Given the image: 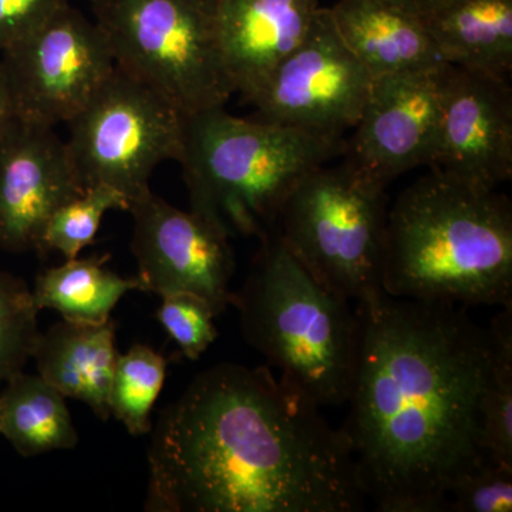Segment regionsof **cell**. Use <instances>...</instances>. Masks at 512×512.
I'll list each match as a JSON object with an SVG mask.
<instances>
[{
	"label": "cell",
	"mask_w": 512,
	"mask_h": 512,
	"mask_svg": "<svg viewBox=\"0 0 512 512\" xmlns=\"http://www.w3.org/2000/svg\"><path fill=\"white\" fill-rule=\"evenodd\" d=\"M346 140L241 119L224 107L184 116L183 167L191 211L229 239L275 231L291 192L316 168L345 154Z\"/></svg>",
	"instance_id": "4"
},
{
	"label": "cell",
	"mask_w": 512,
	"mask_h": 512,
	"mask_svg": "<svg viewBox=\"0 0 512 512\" xmlns=\"http://www.w3.org/2000/svg\"><path fill=\"white\" fill-rule=\"evenodd\" d=\"M495 357L481 409L483 446L487 456L512 467V305L490 325Z\"/></svg>",
	"instance_id": "22"
},
{
	"label": "cell",
	"mask_w": 512,
	"mask_h": 512,
	"mask_svg": "<svg viewBox=\"0 0 512 512\" xmlns=\"http://www.w3.org/2000/svg\"><path fill=\"white\" fill-rule=\"evenodd\" d=\"M116 322L64 320L40 332L32 359L37 375L64 397L86 403L101 420L111 416L109 396L116 366Z\"/></svg>",
	"instance_id": "16"
},
{
	"label": "cell",
	"mask_w": 512,
	"mask_h": 512,
	"mask_svg": "<svg viewBox=\"0 0 512 512\" xmlns=\"http://www.w3.org/2000/svg\"><path fill=\"white\" fill-rule=\"evenodd\" d=\"M373 77L340 37L330 9L319 8L301 45L251 97L254 119L345 140L365 107Z\"/></svg>",
	"instance_id": "9"
},
{
	"label": "cell",
	"mask_w": 512,
	"mask_h": 512,
	"mask_svg": "<svg viewBox=\"0 0 512 512\" xmlns=\"http://www.w3.org/2000/svg\"><path fill=\"white\" fill-rule=\"evenodd\" d=\"M450 67L433 64L373 80L346 141L345 161L382 188L407 171L429 167Z\"/></svg>",
	"instance_id": "12"
},
{
	"label": "cell",
	"mask_w": 512,
	"mask_h": 512,
	"mask_svg": "<svg viewBox=\"0 0 512 512\" xmlns=\"http://www.w3.org/2000/svg\"><path fill=\"white\" fill-rule=\"evenodd\" d=\"M163 303L156 318L187 359L198 360L218 338L210 303L192 293L178 292L161 296Z\"/></svg>",
	"instance_id": "25"
},
{
	"label": "cell",
	"mask_w": 512,
	"mask_h": 512,
	"mask_svg": "<svg viewBox=\"0 0 512 512\" xmlns=\"http://www.w3.org/2000/svg\"><path fill=\"white\" fill-rule=\"evenodd\" d=\"M83 190L55 127L18 117L0 137V249L40 252L53 212Z\"/></svg>",
	"instance_id": "14"
},
{
	"label": "cell",
	"mask_w": 512,
	"mask_h": 512,
	"mask_svg": "<svg viewBox=\"0 0 512 512\" xmlns=\"http://www.w3.org/2000/svg\"><path fill=\"white\" fill-rule=\"evenodd\" d=\"M244 285L232 293L242 336L319 407L346 404L359 349L349 299L319 282L269 232Z\"/></svg>",
	"instance_id": "5"
},
{
	"label": "cell",
	"mask_w": 512,
	"mask_h": 512,
	"mask_svg": "<svg viewBox=\"0 0 512 512\" xmlns=\"http://www.w3.org/2000/svg\"><path fill=\"white\" fill-rule=\"evenodd\" d=\"M0 55L19 119L50 127L72 119L116 69L103 30L70 3Z\"/></svg>",
	"instance_id": "10"
},
{
	"label": "cell",
	"mask_w": 512,
	"mask_h": 512,
	"mask_svg": "<svg viewBox=\"0 0 512 512\" xmlns=\"http://www.w3.org/2000/svg\"><path fill=\"white\" fill-rule=\"evenodd\" d=\"M167 360L146 345L117 356L110 386V412L131 436L151 431V410L163 390Z\"/></svg>",
	"instance_id": "21"
},
{
	"label": "cell",
	"mask_w": 512,
	"mask_h": 512,
	"mask_svg": "<svg viewBox=\"0 0 512 512\" xmlns=\"http://www.w3.org/2000/svg\"><path fill=\"white\" fill-rule=\"evenodd\" d=\"M131 251L143 292H187L205 299L217 316L232 301L235 255L229 238L194 211H181L153 191L130 204Z\"/></svg>",
	"instance_id": "11"
},
{
	"label": "cell",
	"mask_w": 512,
	"mask_h": 512,
	"mask_svg": "<svg viewBox=\"0 0 512 512\" xmlns=\"http://www.w3.org/2000/svg\"><path fill=\"white\" fill-rule=\"evenodd\" d=\"M39 308L19 276L0 271V383L22 372L39 338Z\"/></svg>",
	"instance_id": "24"
},
{
	"label": "cell",
	"mask_w": 512,
	"mask_h": 512,
	"mask_svg": "<svg viewBox=\"0 0 512 512\" xmlns=\"http://www.w3.org/2000/svg\"><path fill=\"white\" fill-rule=\"evenodd\" d=\"M128 208L130 201L120 191L109 185H90L53 212L43 231L40 252L56 251L64 259L77 258L93 244L107 212Z\"/></svg>",
	"instance_id": "23"
},
{
	"label": "cell",
	"mask_w": 512,
	"mask_h": 512,
	"mask_svg": "<svg viewBox=\"0 0 512 512\" xmlns=\"http://www.w3.org/2000/svg\"><path fill=\"white\" fill-rule=\"evenodd\" d=\"M384 2L424 20L433 15L441 6L446 5L448 0H384Z\"/></svg>",
	"instance_id": "29"
},
{
	"label": "cell",
	"mask_w": 512,
	"mask_h": 512,
	"mask_svg": "<svg viewBox=\"0 0 512 512\" xmlns=\"http://www.w3.org/2000/svg\"><path fill=\"white\" fill-rule=\"evenodd\" d=\"M512 467L487 460L476 470L458 478L448 490L446 511L510 512Z\"/></svg>",
	"instance_id": "26"
},
{
	"label": "cell",
	"mask_w": 512,
	"mask_h": 512,
	"mask_svg": "<svg viewBox=\"0 0 512 512\" xmlns=\"http://www.w3.org/2000/svg\"><path fill=\"white\" fill-rule=\"evenodd\" d=\"M423 22L444 63L510 80L512 0H448Z\"/></svg>",
	"instance_id": "18"
},
{
	"label": "cell",
	"mask_w": 512,
	"mask_h": 512,
	"mask_svg": "<svg viewBox=\"0 0 512 512\" xmlns=\"http://www.w3.org/2000/svg\"><path fill=\"white\" fill-rule=\"evenodd\" d=\"M466 309L384 291L357 301L359 349L340 430L377 511H446L458 478L490 460L481 409L495 340Z\"/></svg>",
	"instance_id": "1"
},
{
	"label": "cell",
	"mask_w": 512,
	"mask_h": 512,
	"mask_svg": "<svg viewBox=\"0 0 512 512\" xmlns=\"http://www.w3.org/2000/svg\"><path fill=\"white\" fill-rule=\"evenodd\" d=\"M67 3L69 0H0V53L42 28Z\"/></svg>",
	"instance_id": "27"
},
{
	"label": "cell",
	"mask_w": 512,
	"mask_h": 512,
	"mask_svg": "<svg viewBox=\"0 0 512 512\" xmlns=\"http://www.w3.org/2000/svg\"><path fill=\"white\" fill-rule=\"evenodd\" d=\"M320 409L268 367L204 370L151 427L146 511H362L348 441Z\"/></svg>",
	"instance_id": "2"
},
{
	"label": "cell",
	"mask_w": 512,
	"mask_h": 512,
	"mask_svg": "<svg viewBox=\"0 0 512 512\" xmlns=\"http://www.w3.org/2000/svg\"><path fill=\"white\" fill-rule=\"evenodd\" d=\"M429 167L487 190L510 180V80L450 67Z\"/></svg>",
	"instance_id": "13"
},
{
	"label": "cell",
	"mask_w": 512,
	"mask_h": 512,
	"mask_svg": "<svg viewBox=\"0 0 512 512\" xmlns=\"http://www.w3.org/2000/svg\"><path fill=\"white\" fill-rule=\"evenodd\" d=\"M387 212L386 188L348 161L325 164L296 185L276 231L319 282L357 302L383 291Z\"/></svg>",
	"instance_id": "7"
},
{
	"label": "cell",
	"mask_w": 512,
	"mask_h": 512,
	"mask_svg": "<svg viewBox=\"0 0 512 512\" xmlns=\"http://www.w3.org/2000/svg\"><path fill=\"white\" fill-rule=\"evenodd\" d=\"M89 2H93V0H89Z\"/></svg>",
	"instance_id": "30"
},
{
	"label": "cell",
	"mask_w": 512,
	"mask_h": 512,
	"mask_svg": "<svg viewBox=\"0 0 512 512\" xmlns=\"http://www.w3.org/2000/svg\"><path fill=\"white\" fill-rule=\"evenodd\" d=\"M318 0H217V39L232 92L251 100L301 45Z\"/></svg>",
	"instance_id": "15"
},
{
	"label": "cell",
	"mask_w": 512,
	"mask_h": 512,
	"mask_svg": "<svg viewBox=\"0 0 512 512\" xmlns=\"http://www.w3.org/2000/svg\"><path fill=\"white\" fill-rule=\"evenodd\" d=\"M0 434L22 457L72 450L79 443L66 397L23 370L10 377L0 394Z\"/></svg>",
	"instance_id": "19"
},
{
	"label": "cell",
	"mask_w": 512,
	"mask_h": 512,
	"mask_svg": "<svg viewBox=\"0 0 512 512\" xmlns=\"http://www.w3.org/2000/svg\"><path fill=\"white\" fill-rule=\"evenodd\" d=\"M66 147L83 188L109 185L133 202L151 191V175L178 161L184 114L116 66L107 82L67 121Z\"/></svg>",
	"instance_id": "8"
},
{
	"label": "cell",
	"mask_w": 512,
	"mask_h": 512,
	"mask_svg": "<svg viewBox=\"0 0 512 512\" xmlns=\"http://www.w3.org/2000/svg\"><path fill=\"white\" fill-rule=\"evenodd\" d=\"M18 120L16 114L15 100H13L12 89H10L8 73L0 59V137L12 127Z\"/></svg>",
	"instance_id": "28"
},
{
	"label": "cell",
	"mask_w": 512,
	"mask_h": 512,
	"mask_svg": "<svg viewBox=\"0 0 512 512\" xmlns=\"http://www.w3.org/2000/svg\"><path fill=\"white\" fill-rule=\"evenodd\" d=\"M383 291L463 306L512 305V207L505 195L431 170L387 212Z\"/></svg>",
	"instance_id": "3"
},
{
	"label": "cell",
	"mask_w": 512,
	"mask_h": 512,
	"mask_svg": "<svg viewBox=\"0 0 512 512\" xmlns=\"http://www.w3.org/2000/svg\"><path fill=\"white\" fill-rule=\"evenodd\" d=\"M333 22L373 80L444 63L423 19L384 0H339Z\"/></svg>",
	"instance_id": "17"
},
{
	"label": "cell",
	"mask_w": 512,
	"mask_h": 512,
	"mask_svg": "<svg viewBox=\"0 0 512 512\" xmlns=\"http://www.w3.org/2000/svg\"><path fill=\"white\" fill-rule=\"evenodd\" d=\"M90 5L116 66L184 116L224 107L234 94L218 46L217 0H93Z\"/></svg>",
	"instance_id": "6"
},
{
	"label": "cell",
	"mask_w": 512,
	"mask_h": 512,
	"mask_svg": "<svg viewBox=\"0 0 512 512\" xmlns=\"http://www.w3.org/2000/svg\"><path fill=\"white\" fill-rule=\"evenodd\" d=\"M109 261L110 254L77 256L43 271L32 291L39 311L53 309L70 322H107L127 292L143 291L137 276L117 275L107 268Z\"/></svg>",
	"instance_id": "20"
}]
</instances>
